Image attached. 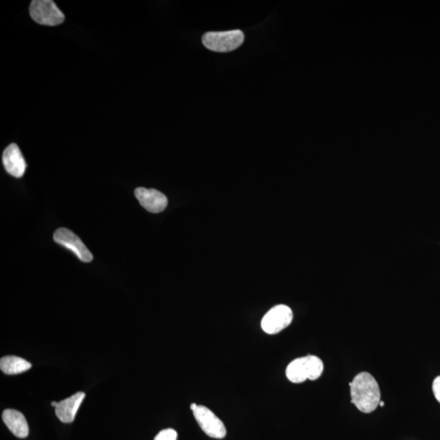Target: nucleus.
<instances>
[{
  "mask_svg": "<svg viewBox=\"0 0 440 440\" xmlns=\"http://www.w3.org/2000/svg\"><path fill=\"white\" fill-rule=\"evenodd\" d=\"M3 164L7 173L16 178H21L28 166L19 147L16 144L8 145L3 151Z\"/></svg>",
  "mask_w": 440,
  "mask_h": 440,
  "instance_id": "1a4fd4ad",
  "label": "nucleus"
},
{
  "mask_svg": "<svg viewBox=\"0 0 440 440\" xmlns=\"http://www.w3.org/2000/svg\"><path fill=\"white\" fill-rule=\"evenodd\" d=\"M54 239L56 243L72 250L82 262L89 263L94 258L89 250L86 248L81 239L67 228H59L56 230Z\"/></svg>",
  "mask_w": 440,
  "mask_h": 440,
  "instance_id": "0eeeda50",
  "label": "nucleus"
},
{
  "mask_svg": "<svg viewBox=\"0 0 440 440\" xmlns=\"http://www.w3.org/2000/svg\"><path fill=\"white\" fill-rule=\"evenodd\" d=\"M85 398V394L78 393L70 397L61 400L56 406V415L64 424H70L74 420L79 407L82 400Z\"/></svg>",
  "mask_w": 440,
  "mask_h": 440,
  "instance_id": "9d476101",
  "label": "nucleus"
},
{
  "mask_svg": "<svg viewBox=\"0 0 440 440\" xmlns=\"http://www.w3.org/2000/svg\"><path fill=\"white\" fill-rule=\"evenodd\" d=\"M351 403L360 412L371 413L380 406L381 391L375 378L367 372L354 377L350 384Z\"/></svg>",
  "mask_w": 440,
  "mask_h": 440,
  "instance_id": "f257e3e1",
  "label": "nucleus"
},
{
  "mask_svg": "<svg viewBox=\"0 0 440 440\" xmlns=\"http://www.w3.org/2000/svg\"><path fill=\"white\" fill-rule=\"evenodd\" d=\"M52 406L56 407L57 406L56 402H52Z\"/></svg>",
  "mask_w": 440,
  "mask_h": 440,
  "instance_id": "dca6fc26",
  "label": "nucleus"
},
{
  "mask_svg": "<svg viewBox=\"0 0 440 440\" xmlns=\"http://www.w3.org/2000/svg\"><path fill=\"white\" fill-rule=\"evenodd\" d=\"M384 404H385V403H384V402H380V407H384Z\"/></svg>",
  "mask_w": 440,
  "mask_h": 440,
  "instance_id": "2eb2a0df",
  "label": "nucleus"
},
{
  "mask_svg": "<svg viewBox=\"0 0 440 440\" xmlns=\"http://www.w3.org/2000/svg\"><path fill=\"white\" fill-rule=\"evenodd\" d=\"M324 371V364L318 356L307 355L297 358L286 368V377L294 384H302L307 380H318Z\"/></svg>",
  "mask_w": 440,
  "mask_h": 440,
  "instance_id": "f03ea898",
  "label": "nucleus"
},
{
  "mask_svg": "<svg viewBox=\"0 0 440 440\" xmlns=\"http://www.w3.org/2000/svg\"><path fill=\"white\" fill-rule=\"evenodd\" d=\"M191 409L198 425L208 437L214 439H223L227 430L223 422L208 408L197 406L193 403Z\"/></svg>",
  "mask_w": 440,
  "mask_h": 440,
  "instance_id": "39448f33",
  "label": "nucleus"
},
{
  "mask_svg": "<svg viewBox=\"0 0 440 440\" xmlns=\"http://www.w3.org/2000/svg\"><path fill=\"white\" fill-rule=\"evenodd\" d=\"M177 432L173 429H165L156 435L154 440H177Z\"/></svg>",
  "mask_w": 440,
  "mask_h": 440,
  "instance_id": "ddd939ff",
  "label": "nucleus"
},
{
  "mask_svg": "<svg viewBox=\"0 0 440 440\" xmlns=\"http://www.w3.org/2000/svg\"><path fill=\"white\" fill-rule=\"evenodd\" d=\"M3 421L11 432L19 438H25L29 434V426L25 417L14 409H6L3 412Z\"/></svg>",
  "mask_w": 440,
  "mask_h": 440,
  "instance_id": "9b49d317",
  "label": "nucleus"
},
{
  "mask_svg": "<svg viewBox=\"0 0 440 440\" xmlns=\"http://www.w3.org/2000/svg\"><path fill=\"white\" fill-rule=\"evenodd\" d=\"M245 39L240 30L223 32H208L202 37V43L208 50L217 52H228L236 50Z\"/></svg>",
  "mask_w": 440,
  "mask_h": 440,
  "instance_id": "7ed1b4c3",
  "label": "nucleus"
},
{
  "mask_svg": "<svg viewBox=\"0 0 440 440\" xmlns=\"http://www.w3.org/2000/svg\"><path fill=\"white\" fill-rule=\"evenodd\" d=\"M293 320V311L288 306L276 305L263 316L261 327L268 334H276L287 328Z\"/></svg>",
  "mask_w": 440,
  "mask_h": 440,
  "instance_id": "423d86ee",
  "label": "nucleus"
},
{
  "mask_svg": "<svg viewBox=\"0 0 440 440\" xmlns=\"http://www.w3.org/2000/svg\"><path fill=\"white\" fill-rule=\"evenodd\" d=\"M433 393L435 399L440 403V376L435 378L432 385Z\"/></svg>",
  "mask_w": 440,
  "mask_h": 440,
  "instance_id": "4468645a",
  "label": "nucleus"
},
{
  "mask_svg": "<svg viewBox=\"0 0 440 440\" xmlns=\"http://www.w3.org/2000/svg\"><path fill=\"white\" fill-rule=\"evenodd\" d=\"M135 195L140 205L151 213L162 212L168 204V200L164 193L156 189L138 188L135 189Z\"/></svg>",
  "mask_w": 440,
  "mask_h": 440,
  "instance_id": "6e6552de",
  "label": "nucleus"
},
{
  "mask_svg": "<svg viewBox=\"0 0 440 440\" xmlns=\"http://www.w3.org/2000/svg\"><path fill=\"white\" fill-rule=\"evenodd\" d=\"M30 14L38 24L55 26L63 23L65 15L52 0H34L30 3Z\"/></svg>",
  "mask_w": 440,
  "mask_h": 440,
  "instance_id": "20e7f679",
  "label": "nucleus"
},
{
  "mask_svg": "<svg viewBox=\"0 0 440 440\" xmlns=\"http://www.w3.org/2000/svg\"><path fill=\"white\" fill-rule=\"evenodd\" d=\"M32 366V364L19 356L8 355L0 360V368L8 375L24 373L29 371Z\"/></svg>",
  "mask_w": 440,
  "mask_h": 440,
  "instance_id": "f8f14e48",
  "label": "nucleus"
}]
</instances>
